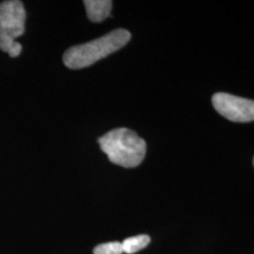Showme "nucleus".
I'll return each instance as SVG.
<instances>
[{"mask_svg":"<svg viewBox=\"0 0 254 254\" xmlns=\"http://www.w3.org/2000/svg\"><path fill=\"white\" fill-rule=\"evenodd\" d=\"M129 39L131 33L128 31L118 28L98 39L68 49L64 53V64L71 69L88 67L100 59L106 58L107 56L123 49Z\"/></svg>","mask_w":254,"mask_h":254,"instance_id":"obj_1","label":"nucleus"},{"mask_svg":"<svg viewBox=\"0 0 254 254\" xmlns=\"http://www.w3.org/2000/svg\"><path fill=\"white\" fill-rule=\"evenodd\" d=\"M101 151L111 163L132 168L139 166L145 159L146 142L132 129L120 127L100 136L98 140Z\"/></svg>","mask_w":254,"mask_h":254,"instance_id":"obj_2","label":"nucleus"},{"mask_svg":"<svg viewBox=\"0 0 254 254\" xmlns=\"http://www.w3.org/2000/svg\"><path fill=\"white\" fill-rule=\"evenodd\" d=\"M26 12L18 0L0 2V50L7 52L25 32Z\"/></svg>","mask_w":254,"mask_h":254,"instance_id":"obj_3","label":"nucleus"},{"mask_svg":"<svg viewBox=\"0 0 254 254\" xmlns=\"http://www.w3.org/2000/svg\"><path fill=\"white\" fill-rule=\"evenodd\" d=\"M212 104L219 114L231 122H254V100L219 92L212 98Z\"/></svg>","mask_w":254,"mask_h":254,"instance_id":"obj_4","label":"nucleus"},{"mask_svg":"<svg viewBox=\"0 0 254 254\" xmlns=\"http://www.w3.org/2000/svg\"><path fill=\"white\" fill-rule=\"evenodd\" d=\"M84 5L92 23H101L110 17L113 2L111 0H85Z\"/></svg>","mask_w":254,"mask_h":254,"instance_id":"obj_5","label":"nucleus"},{"mask_svg":"<svg viewBox=\"0 0 254 254\" xmlns=\"http://www.w3.org/2000/svg\"><path fill=\"white\" fill-rule=\"evenodd\" d=\"M150 241L151 238L147 234H140V236L127 238L122 243L123 252L126 254H134L139 252V251L144 250L150 244Z\"/></svg>","mask_w":254,"mask_h":254,"instance_id":"obj_6","label":"nucleus"},{"mask_svg":"<svg viewBox=\"0 0 254 254\" xmlns=\"http://www.w3.org/2000/svg\"><path fill=\"white\" fill-rule=\"evenodd\" d=\"M123 245L120 241L105 243L95 246L93 254H123Z\"/></svg>","mask_w":254,"mask_h":254,"instance_id":"obj_7","label":"nucleus"},{"mask_svg":"<svg viewBox=\"0 0 254 254\" xmlns=\"http://www.w3.org/2000/svg\"><path fill=\"white\" fill-rule=\"evenodd\" d=\"M21 50H23V46H21V44H19L15 41L13 44V46L11 47L8 51V56L12 57V58H15V57H19L21 53Z\"/></svg>","mask_w":254,"mask_h":254,"instance_id":"obj_8","label":"nucleus"},{"mask_svg":"<svg viewBox=\"0 0 254 254\" xmlns=\"http://www.w3.org/2000/svg\"><path fill=\"white\" fill-rule=\"evenodd\" d=\"M253 165H254V159H253Z\"/></svg>","mask_w":254,"mask_h":254,"instance_id":"obj_9","label":"nucleus"}]
</instances>
